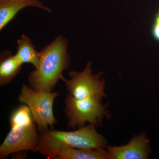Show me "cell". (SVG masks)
I'll use <instances>...</instances> for the list:
<instances>
[{
  "label": "cell",
  "mask_w": 159,
  "mask_h": 159,
  "mask_svg": "<svg viewBox=\"0 0 159 159\" xmlns=\"http://www.w3.org/2000/svg\"><path fill=\"white\" fill-rule=\"evenodd\" d=\"M68 41L59 35L39 52V64L29 74V86L34 91L51 92L71 63Z\"/></svg>",
  "instance_id": "obj_1"
},
{
  "label": "cell",
  "mask_w": 159,
  "mask_h": 159,
  "mask_svg": "<svg viewBox=\"0 0 159 159\" xmlns=\"http://www.w3.org/2000/svg\"><path fill=\"white\" fill-rule=\"evenodd\" d=\"M92 124L79 127L73 131L53 129L38 131L39 141L37 152L51 159L54 152L61 148H73L85 149H104L107 142L98 133Z\"/></svg>",
  "instance_id": "obj_2"
},
{
  "label": "cell",
  "mask_w": 159,
  "mask_h": 159,
  "mask_svg": "<svg viewBox=\"0 0 159 159\" xmlns=\"http://www.w3.org/2000/svg\"><path fill=\"white\" fill-rule=\"evenodd\" d=\"M65 102L64 112L69 128H79L87 123L97 127L101 125L105 117L108 119L110 116L105 104H102V99L99 98L78 99L68 93Z\"/></svg>",
  "instance_id": "obj_3"
},
{
  "label": "cell",
  "mask_w": 159,
  "mask_h": 159,
  "mask_svg": "<svg viewBox=\"0 0 159 159\" xmlns=\"http://www.w3.org/2000/svg\"><path fill=\"white\" fill-rule=\"evenodd\" d=\"M58 95L57 92H39L23 84L18 100L30 108L38 130L52 129L57 123L53 106L54 99Z\"/></svg>",
  "instance_id": "obj_4"
},
{
  "label": "cell",
  "mask_w": 159,
  "mask_h": 159,
  "mask_svg": "<svg viewBox=\"0 0 159 159\" xmlns=\"http://www.w3.org/2000/svg\"><path fill=\"white\" fill-rule=\"evenodd\" d=\"M91 62H88L84 70L81 72L72 71L69 72L70 79L68 80L62 75L60 79L64 82L66 89L69 93L76 99H82L89 98H98L102 99L106 97L105 80L100 77L102 72L95 74L92 73Z\"/></svg>",
  "instance_id": "obj_5"
},
{
  "label": "cell",
  "mask_w": 159,
  "mask_h": 159,
  "mask_svg": "<svg viewBox=\"0 0 159 159\" xmlns=\"http://www.w3.org/2000/svg\"><path fill=\"white\" fill-rule=\"evenodd\" d=\"M10 128L0 146V159L22 151L37 152L39 134L34 122L10 125Z\"/></svg>",
  "instance_id": "obj_6"
},
{
  "label": "cell",
  "mask_w": 159,
  "mask_h": 159,
  "mask_svg": "<svg viewBox=\"0 0 159 159\" xmlns=\"http://www.w3.org/2000/svg\"><path fill=\"white\" fill-rule=\"evenodd\" d=\"M111 159H146L150 153L149 140L144 134L134 137L128 144L107 146Z\"/></svg>",
  "instance_id": "obj_7"
},
{
  "label": "cell",
  "mask_w": 159,
  "mask_h": 159,
  "mask_svg": "<svg viewBox=\"0 0 159 159\" xmlns=\"http://www.w3.org/2000/svg\"><path fill=\"white\" fill-rule=\"evenodd\" d=\"M33 6L51 13L52 9L40 0H0V30L5 27L24 8Z\"/></svg>",
  "instance_id": "obj_8"
},
{
  "label": "cell",
  "mask_w": 159,
  "mask_h": 159,
  "mask_svg": "<svg viewBox=\"0 0 159 159\" xmlns=\"http://www.w3.org/2000/svg\"><path fill=\"white\" fill-rule=\"evenodd\" d=\"M53 159H111L108 151L104 149H85L67 148H61L51 157Z\"/></svg>",
  "instance_id": "obj_9"
},
{
  "label": "cell",
  "mask_w": 159,
  "mask_h": 159,
  "mask_svg": "<svg viewBox=\"0 0 159 159\" xmlns=\"http://www.w3.org/2000/svg\"><path fill=\"white\" fill-rule=\"evenodd\" d=\"M0 58V85L9 84L20 73L22 65L10 50L4 51Z\"/></svg>",
  "instance_id": "obj_10"
},
{
  "label": "cell",
  "mask_w": 159,
  "mask_h": 159,
  "mask_svg": "<svg viewBox=\"0 0 159 159\" xmlns=\"http://www.w3.org/2000/svg\"><path fill=\"white\" fill-rule=\"evenodd\" d=\"M17 48L14 56L20 64L28 63L33 65L34 69L39 64V52H37L31 39L23 34L17 40Z\"/></svg>",
  "instance_id": "obj_11"
},
{
  "label": "cell",
  "mask_w": 159,
  "mask_h": 159,
  "mask_svg": "<svg viewBox=\"0 0 159 159\" xmlns=\"http://www.w3.org/2000/svg\"><path fill=\"white\" fill-rule=\"evenodd\" d=\"M152 37L157 41L159 42V15H156L154 21L152 28Z\"/></svg>",
  "instance_id": "obj_12"
}]
</instances>
